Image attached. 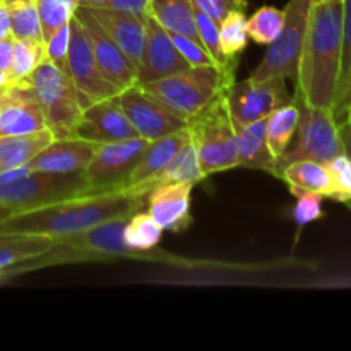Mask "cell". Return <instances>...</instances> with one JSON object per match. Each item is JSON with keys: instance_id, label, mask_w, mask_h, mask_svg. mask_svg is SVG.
Returning <instances> with one entry per match:
<instances>
[{"instance_id": "obj_47", "label": "cell", "mask_w": 351, "mask_h": 351, "mask_svg": "<svg viewBox=\"0 0 351 351\" xmlns=\"http://www.w3.org/2000/svg\"><path fill=\"white\" fill-rule=\"evenodd\" d=\"M345 122H348V125H350V129H351V106H350L348 112H346V119H345Z\"/></svg>"}, {"instance_id": "obj_34", "label": "cell", "mask_w": 351, "mask_h": 351, "mask_svg": "<svg viewBox=\"0 0 351 351\" xmlns=\"http://www.w3.org/2000/svg\"><path fill=\"white\" fill-rule=\"evenodd\" d=\"M285 24V10L264 5L247 19V34L261 45H269L276 40Z\"/></svg>"}, {"instance_id": "obj_13", "label": "cell", "mask_w": 351, "mask_h": 351, "mask_svg": "<svg viewBox=\"0 0 351 351\" xmlns=\"http://www.w3.org/2000/svg\"><path fill=\"white\" fill-rule=\"evenodd\" d=\"M74 16L81 21L82 27H84L86 34H88L93 53H95V58L96 62H98L99 69H101L103 75H105L115 88H119L120 91L129 88V86L136 84V65L125 57V53L120 50L119 45L105 33V29H103L98 24V21L93 17V14L89 12L88 7L79 5L77 9H75Z\"/></svg>"}, {"instance_id": "obj_32", "label": "cell", "mask_w": 351, "mask_h": 351, "mask_svg": "<svg viewBox=\"0 0 351 351\" xmlns=\"http://www.w3.org/2000/svg\"><path fill=\"white\" fill-rule=\"evenodd\" d=\"M79 0H36L38 16L41 23L43 41L47 43L60 27L71 23Z\"/></svg>"}, {"instance_id": "obj_38", "label": "cell", "mask_w": 351, "mask_h": 351, "mask_svg": "<svg viewBox=\"0 0 351 351\" xmlns=\"http://www.w3.org/2000/svg\"><path fill=\"white\" fill-rule=\"evenodd\" d=\"M322 195L314 192H304L297 195V204L293 208V219L298 226H305L322 216Z\"/></svg>"}, {"instance_id": "obj_44", "label": "cell", "mask_w": 351, "mask_h": 351, "mask_svg": "<svg viewBox=\"0 0 351 351\" xmlns=\"http://www.w3.org/2000/svg\"><path fill=\"white\" fill-rule=\"evenodd\" d=\"M5 86H10L9 74H7L5 71H2V69H0V88H5Z\"/></svg>"}, {"instance_id": "obj_14", "label": "cell", "mask_w": 351, "mask_h": 351, "mask_svg": "<svg viewBox=\"0 0 351 351\" xmlns=\"http://www.w3.org/2000/svg\"><path fill=\"white\" fill-rule=\"evenodd\" d=\"M72 137L93 144H108L139 136L113 96L86 106Z\"/></svg>"}, {"instance_id": "obj_36", "label": "cell", "mask_w": 351, "mask_h": 351, "mask_svg": "<svg viewBox=\"0 0 351 351\" xmlns=\"http://www.w3.org/2000/svg\"><path fill=\"white\" fill-rule=\"evenodd\" d=\"M170 34L177 50L180 51V55L191 67H218L215 58L209 55V51L206 50L201 41L192 40V38L184 36V34Z\"/></svg>"}, {"instance_id": "obj_5", "label": "cell", "mask_w": 351, "mask_h": 351, "mask_svg": "<svg viewBox=\"0 0 351 351\" xmlns=\"http://www.w3.org/2000/svg\"><path fill=\"white\" fill-rule=\"evenodd\" d=\"M202 177L239 167L237 129L226 106L225 93L187 123Z\"/></svg>"}, {"instance_id": "obj_25", "label": "cell", "mask_w": 351, "mask_h": 351, "mask_svg": "<svg viewBox=\"0 0 351 351\" xmlns=\"http://www.w3.org/2000/svg\"><path fill=\"white\" fill-rule=\"evenodd\" d=\"M149 16L168 33L184 34L201 41L195 24V5L192 0H151Z\"/></svg>"}, {"instance_id": "obj_10", "label": "cell", "mask_w": 351, "mask_h": 351, "mask_svg": "<svg viewBox=\"0 0 351 351\" xmlns=\"http://www.w3.org/2000/svg\"><path fill=\"white\" fill-rule=\"evenodd\" d=\"M293 96L288 93L287 81L280 77L233 81L225 91L226 106L235 129L266 119L271 112L291 101Z\"/></svg>"}, {"instance_id": "obj_26", "label": "cell", "mask_w": 351, "mask_h": 351, "mask_svg": "<svg viewBox=\"0 0 351 351\" xmlns=\"http://www.w3.org/2000/svg\"><path fill=\"white\" fill-rule=\"evenodd\" d=\"M55 137L50 130L0 137V171L27 165Z\"/></svg>"}, {"instance_id": "obj_11", "label": "cell", "mask_w": 351, "mask_h": 351, "mask_svg": "<svg viewBox=\"0 0 351 351\" xmlns=\"http://www.w3.org/2000/svg\"><path fill=\"white\" fill-rule=\"evenodd\" d=\"M115 101L132 123L137 136L146 141H156L187 129L185 120L161 105L139 84L122 89L119 95H115Z\"/></svg>"}, {"instance_id": "obj_45", "label": "cell", "mask_w": 351, "mask_h": 351, "mask_svg": "<svg viewBox=\"0 0 351 351\" xmlns=\"http://www.w3.org/2000/svg\"><path fill=\"white\" fill-rule=\"evenodd\" d=\"M10 215H14L12 209L5 208V206H0V221H2V219H5V218H9Z\"/></svg>"}, {"instance_id": "obj_21", "label": "cell", "mask_w": 351, "mask_h": 351, "mask_svg": "<svg viewBox=\"0 0 351 351\" xmlns=\"http://www.w3.org/2000/svg\"><path fill=\"white\" fill-rule=\"evenodd\" d=\"M280 178L287 182L295 197L304 192H314L336 201V187L328 165L312 160L293 161L283 168Z\"/></svg>"}, {"instance_id": "obj_12", "label": "cell", "mask_w": 351, "mask_h": 351, "mask_svg": "<svg viewBox=\"0 0 351 351\" xmlns=\"http://www.w3.org/2000/svg\"><path fill=\"white\" fill-rule=\"evenodd\" d=\"M65 72L72 79L75 88L89 98V101L108 99L119 95L120 89L115 88L108 79L103 75L91 43L88 40L84 27L77 17L71 19V43H69Z\"/></svg>"}, {"instance_id": "obj_6", "label": "cell", "mask_w": 351, "mask_h": 351, "mask_svg": "<svg viewBox=\"0 0 351 351\" xmlns=\"http://www.w3.org/2000/svg\"><path fill=\"white\" fill-rule=\"evenodd\" d=\"M293 99L300 112L297 132H295L297 139L276 160L274 177H280L283 168L293 161L312 160L328 165L336 156L346 153L341 127L332 110L315 108L302 101L298 96H293Z\"/></svg>"}, {"instance_id": "obj_33", "label": "cell", "mask_w": 351, "mask_h": 351, "mask_svg": "<svg viewBox=\"0 0 351 351\" xmlns=\"http://www.w3.org/2000/svg\"><path fill=\"white\" fill-rule=\"evenodd\" d=\"M195 24H197L199 40L204 45L206 50L209 51L213 58H215L216 65L219 71L228 72V74H235L237 60H232L225 55L221 47V40H219V24H216L208 14L199 10L195 7Z\"/></svg>"}, {"instance_id": "obj_9", "label": "cell", "mask_w": 351, "mask_h": 351, "mask_svg": "<svg viewBox=\"0 0 351 351\" xmlns=\"http://www.w3.org/2000/svg\"><path fill=\"white\" fill-rule=\"evenodd\" d=\"M84 194L82 175H55L29 171L24 177L0 185V206L14 213L41 208Z\"/></svg>"}, {"instance_id": "obj_23", "label": "cell", "mask_w": 351, "mask_h": 351, "mask_svg": "<svg viewBox=\"0 0 351 351\" xmlns=\"http://www.w3.org/2000/svg\"><path fill=\"white\" fill-rule=\"evenodd\" d=\"M237 141H239V167L256 168L274 175L276 158L267 147L266 119L239 127Z\"/></svg>"}, {"instance_id": "obj_41", "label": "cell", "mask_w": 351, "mask_h": 351, "mask_svg": "<svg viewBox=\"0 0 351 351\" xmlns=\"http://www.w3.org/2000/svg\"><path fill=\"white\" fill-rule=\"evenodd\" d=\"M149 2L151 0H110L105 7L141 17V19H147L149 17Z\"/></svg>"}, {"instance_id": "obj_18", "label": "cell", "mask_w": 351, "mask_h": 351, "mask_svg": "<svg viewBox=\"0 0 351 351\" xmlns=\"http://www.w3.org/2000/svg\"><path fill=\"white\" fill-rule=\"evenodd\" d=\"M47 129L43 112L29 86H10L0 105V137L24 136Z\"/></svg>"}, {"instance_id": "obj_17", "label": "cell", "mask_w": 351, "mask_h": 351, "mask_svg": "<svg viewBox=\"0 0 351 351\" xmlns=\"http://www.w3.org/2000/svg\"><path fill=\"white\" fill-rule=\"evenodd\" d=\"M96 144L77 137L53 139L27 163L31 171L55 175H82L93 158Z\"/></svg>"}, {"instance_id": "obj_31", "label": "cell", "mask_w": 351, "mask_h": 351, "mask_svg": "<svg viewBox=\"0 0 351 351\" xmlns=\"http://www.w3.org/2000/svg\"><path fill=\"white\" fill-rule=\"evenodd\" d=\"M165 230L147 211H137L127 219L123 239L125 243L136 252H146L154 249L161 242Z\"/></svg>"}, {"instance_id": "obj_8", "label": "cell", "mask_w": 351, "mask_h": 351, "mask_svg": "<svg viewBox=\"0 0 351 351\" xmlns=\"http://www.w3.org/2000/svg\"><path fill=\"white\" fill-rule=\"evenodd\" d=\"M149 141L132 137L127 141L108 144H96L93 158L82 171L84 194H103V192L122 191L130 171L143 156Z\"/></svg>"}, {"instance_id": "obj_4", "label": "cell", "mask_w": 351, "mask_h": 351, "mask_svg": "<svg viewBox=\"0 0 351 351\" xmlns=\"http://www.w3.org/2000/svg\"><path fill=\"white\" fill-rule=\"evenodd\" d=\"M26 86L33 91L43 112L47 129L55 139L72 137L82 112L93 101L75 88L67 72L45 58L29 75Z\"/></svg>"}, {"instance_id": "obj_42", "label": "cell", "mask_w": 351, "mask_h": 351, "mask_svg": "<svg viewBox=\"0 0 351 351\" xmlns=\"http://www.w3.org/2000/svg\"><path fill=\"white\" fill-rule=\"evenodd\" d=\"M10 36V16L5 5H0V40Z\"/></svg>"}, {"instance_id": "obj_24", "label": "cell", "mask_w": 351, "mask_h": 351, "mask_svg": "<svg viewBox=\"0 0 351 351\" xmlns=\"http://www.w3.org/2000/svg\"><path fill=\"white\" fill-rule=\"evenodd\" d=\"M202 178L204 177H202L201 167H199L197 153H195V147L192 144V141L189 139V143L168 161V165L163 170L158 171L146 184L139 185V187L127 189V191L137 192V194H149L151 189H154L156 185L173 184V182H189V184L195 185Z\"/></svg>"}, {"instance_id": "obj_15", "label": "cell", "mask_w": 351, "mask_h": 351, "mask_svg": "<svg viewBox=\"0 0 351 351\" xmlns=\"http://www.w3.org/2000/svg\"><path fill=\"white\" fill-rule=\"evenodd\" d=\"M191 67L175 47L171 34L153 17L146 21V40L137 67V82L143 86Z\"/></svg>"}, {"instance_id": "obj_28", "label": "cell", "mask_w": 351, "mask_h": 351, "mask_svg": "<svg viewBox=\"0 0 351 351\" xmlns=\"http://www.w3.org/2000/svg\"><path fill=\"white\" fill-rule=\"evenodd\" d=\"M351 106V0H343V40L341 65H339L338 89H336L335 113L338 122H345L346 112Z\"/></svg>"}, {"instance_id": "obj_39", "label": "cell", "mask_w": 351, "mask_h": 351, "mask_svg": "<svg viewBox=\"0 0 351 351\" xmlns=\"http://www.w3.org/2000/svg\"><path fill=\"white\" fill-rule=\"evenodd\" d=\"M194 5L208 14L216 24L221 23L230 12H245L247 0H192Z\"/></svg>"}, {"instance_id": "obj_3", "label": "cell", "mask_w": 351, "mask_h": 351, "mask_svg": "<svg viewBox=\"0 0 351 351\" xmlns=\"http://www.w3.org/2000/svg\"><path fill=\"white\" fill-rule=\"evenodd\" d=\"M233 81L235 74L223 72L218 67H187L141 88L189 123L221 96Z\"/></svg>"}, {"instance_id": "obj_40", "label": "cell", "mask_w": 351, "mask_h": 351, "mask_svg": "<svg viewBox=\"0 0 351 351\" xmlns=\"http://www.w3.org/2000/svg\"><path fill=\"white\" fill-rule=\"evenodd\" d=\"M69 43H71V23L57 31L50 40L45 43L47 58L65 71V60H67Z\"/></svg>"}, {"instance_id": "obj_16", "label": "cell", "mask_w": 351, "mask_h": 351, "mask_svg": "<svg viewBox=\"0 0 351 351\" xmlns=\"http://www.w3.org/2000/svg\"><path fill=\"white\" fill-rule=\"evenodd\" d=\"M194 184L173 182L151 189L147 194V213L168 232H182L192 223L191 195Z\"/></svg>"}, {"instance_id": "obj_19", "label": "cell", "mask_w": 351, "mask_h": 351, "mask_svg": "<svg viewBox=\"0 0 351 351\" xmlns=\"http://www.w3.org/2000/svg\"><path fill=\"white\" fill-rule=\"evenodd\" d=\"M99 26L105 33L119 45L125 57L139 67L141 55H143L144 40H146V21L130 14L119 12L108 7H88Z\"/></svg>"}, {"instance_id": "obj_1", "label": "cell", "mask_w": 351, "mask_h": 351, "mask_svg": "<svg viewBox=\"0 0 351 351\" xmlns=\"http://www.w3.org/2000/svg\"><path fill=\"white\" fill-rule=\"evenodd\" d=\"M147 206V194L113 191L93 195H75L41 208L14 213L0 221V232L33 233L62 239L84 232L113 218H130Z\"/></svg>"}, {"instance_id": "obj_29", "label": "cell", "mask_w": 351, "mask_h": 351, "mask_svg": "<svg viewBox=\"0 0 351 351\" xmlns=\"http://www.w3.org/2000/svg\"><path fill=\"white\" fill-rule=\"evenodd\" d=\"M10 16V36L14 40L43 41L36 0H2Z\"/></svg>"}, {"instance_id": "obj_22", "label": "cell", "mask_w": 351, "mask_h": 351, "mask_svg": "<svg viewBox=\"0 0 351 351\" xmlns=\"http://www.w3.org/2000/svg\"><path fill=\"white\" fill-rule=\"evenodd\" d=\"M55 243V239L33 233L0 232V273L14 276L26 261L41 256Z\"/></svg>"}, {"instance_id": "obj_27", "label": "cell", "mask_w": 351, "mask_h": 351, "mask_svg": "<svg viewBox=\"0 0 351 351\" xmlns=\"http://www.w3.org/2000/svg\"><path fill=\"white\" fill-rule=\"evenodd\" d=\"M298 117H300V112H298V106L293 98L290 103L280 106L266 117L267 147L276 160L285 153V149L290 146L291 139L295 137Z\"/></svg>"}, {"instance_id": "obj_37", "label": "cell", "mask_w": 351, "mask_h": 351, "mask_svg": "<svg viewBox=\"0 0 351 351\" xmlns=\"http://www.w3.org/2000/svg\"><path fill=\"white\" fill-rule=\"evenodd\" d=\"M336 187V201L351 202V158L348 153L336 156L328 163Z\"/></svg>"}, {"instance_id": "obj_48", "label": "cell", "mask_w": 351, "mask_h": 351, "mask_svg": "<svg viewBox=\"0 0 351 351\" xmlns=\"http://www.w3.org/2000/svg\"><path fill=\"white\" fill-rule=\"evenodd\" d=\"M0 5H2V0H0Z\"/></svg>"}, {"instance_id": "obj_7", "label": "cell", "mask_w": 351, "mask_h": 351, "mask_svg": "<svg viewBox=\"0 0 351 351\" xmlns=\"http://www.w3.org/2000/svg\"><path fill=\"white\" fill-rule=\"evenodd\" d=\"M311 5L312 0H288L285 7L283 27L276 40L269 43L266 55L250 77H280L285 81H297Z\"/></svg>"}, {"instance_id": "obj_43", "label": "cell", "mask_w": 351, "mask_h": 351, "mask_svg": "<svg viewBox=\"0 0 351 351\" xmlns=\"http://www.w3.org/2000/svg\"><path fill=\"white\" fill-rule=\"evenodd\" d=\"M110 0H79V5L82 7H105Z\"/></svg>"}, {"instance_id": "obj_30", "label": "cell", "mask_w": 351, "mask_h": 351, "mask_svg": "<svg viewBox=\"0 0 351 351\" xmlns=\"http://www.w3.org/2000/svg\"><path fill=\"white\" fill-rule=\"evenodd\" d=\"M47 58L45 43L41 41L14 40L12 62L9 69L10 86H26L34 69Z\"/></svg>"}, {"instance_id": "obj_35", "label": "cell", "mask_w": 351, "mask_h": 351, "mask_svg": "<svg viewBox=\"0 0 351 351\" xmlns=\"http://www.w3.org/2000/svg\"><path fill=\"white\" fill-rule=\"evenodd\" d=\"M219 40H221V47L226 57L237 60V57L245 50L247 41H249L245 12H239V10L230 12L219 23Z\"/></svg>"}, {"instance_id": "obj_2", "label": "cell", "mask_w": 351, "mask_h": 351, "mask_svg": "<svg viewBox=\"0 0 351 351\" xmlns=\"http://www.w3.org/2000/svg\"><path fill=\"white\" fill-rule=\"evenodd\" d=\"M343 40V0H317L308 12L295 96L315 108L332 110Z\"/></svg>"}, {"instance_id": "obj_20", "label": "cell", "mask_w": 351, "mask_h": 351, "mask_svg": "<svg viewBox=\"0 0 351 351\" xmlns=\"http://www.w3.org/2000/svg\"><path fill=\"white\" fill-rule=\"evenodd\" d=\"M189 139H191V134H189V129H185L180 130V132L161 137V139L149 141L147 147L144 149L143 156L139 158L134 170L130 171L123 189L139 187V185L151 180L158 171L167 167L168 161L189 143Z\"/></svg>"}, {"instance_id": "obj_46", "label": "cell", "mask_w": 351, "mask_h": 351, "mask_svg": "<svg viewBox=\"0 0 351 351\" xmlns=\"http://www.w3.org/2000/svg\"><path fill=\"white\" fill-rule=\"evenodd\" d=\"M9 88L10 86H5V88H0V105L7 99V95H9Z\"/></svg>"}, {"instance_id": "obj_49", "label": "cell", "mask_w": 351, "mask_h": 351, "mask_svg": "<svg viewBox=\"0 0 351 351\" xmlns=\"http://www.w3.org/2000/svg\"><path fill=\"white\" fill-rule=\"evenodd\" d=\"M312 2H317V0H312Z\"/></svg>"}]
</instances>
